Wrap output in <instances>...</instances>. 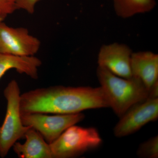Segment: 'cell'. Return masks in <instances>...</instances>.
<instances>
[{
	"label": "cell",
	"mask_w": 158,
	"mask_h": 158,
	"mask_svg": "<svg viewBox=\"0 0 158 158\" xmlns=\"http://www.w3.org/2000/svg\"><path fill=\"white\" fill-rule=\"evenodd\" d=\"M97 76L109 107L119 117L133 106L148 98L149 90L136 77H121L99 66Z\"/></svg>",
	"instance_id": "2"
},
{
	"label": "cell",
	"mask_w": 158,
	"mask_h": 158,
	"mask_svg": "<svg viewBox=\"0 0 158 158\" xmlns=\"http://www.w3.org/2000/svg\"><path fill=\"white\" fill-rule=\"evenodd\" d=\"M16 10L15 0H0V16L6 18Z\"/></svg>",
	"instance_id": "14"
},
{
	"label": "cell",
	"mask_w": 158,
	"mask_h": 158,
	"mask_svg": "<svg viewBox=\"0 0 158 158\" xmlns=\"http://www.w3.org/2000/svg\"><path fill=\"white\" fill-rule=\"evenodd\" d=\"M109 107L101 87L55 86L37 88L21 94V114H70L89 109Z\"/></svg>",
	"instance_id": "1"
},
{
	"label": "cell",
	"mask_w": 158,
	"mask_h": 158,
	"mask_svg": "<svg viewBox=\"0 0 158 158\" xmlns=\"http://www.w3.org/2000/svg\"><path fill=\"white\" fill-rule=\"evenodd\" d=\"M5 18L2 17V16H0V23L2 22L3 21L4 19H5Z\"/></svg>",
	"instance_id": "16"
},
{
	"label": "cell",
	"mask_w": 158,
	"mask_h": 158,
	"mask_svg": "<svg viewBox=\"0 0 158 158\" xmlns=\"http://www.w3.org/2000/svg\"><path fill=\"white\" fill-rule=\"evenodd\" d=\"M23 144L16 142L12 146L15 153L20 158H53L50 146L42 135L31 127L25 134Z\"/></svg>",
	"instance_id": "10"
},
{
	"label": "cell",
	"mask_w": 158,
	"mask_h": 158,
	"mask_svg": "<svg viewBox=\"0 0 158 158\" xmlns=\"http://www.w3.org/2000/svg\"><path fill=\"white\" fill-rule=\"evenodd\" d=\"M41 60L34 56H21L0 53V80L8 70L15 69L31 78H38V69Z\"/></svg>",
	"instance_id": "11"
},
{
	"label": "cell",
	"mask_w": 158,
	"mask_h": 158,
	"mask_svg": "<svg viewBox=\"0 0 158 158\" xmlns=\"http://www.w3.org/2000/svg\"><path fill=\"white\" fill-rule=\"evenodd\" d=\"M158 118V98H148L133 106L120 117L114 127V135L118 138L129 135Z\"/></svg>",
	"instance_id": "7"
},
{
	"label": "cell",
	"mask_w": 158,
	"mask_h": 158,
	"mask_svg": "<svg viewBox=\"0 0 158 158\" xmlns=\"http://www.w3.org/2000/svg\"><path fill=\"white\" fill-rule=\"evenodd\" d=\"M7 101L5 119L0 126V157L5 158L15 142L24 138L31 127L23 124L20 110V90L17 81L9 82L3 91Z\"/></svg>",
	"instance_id": "3"
},
{
	"label": "cell",
	"mask_w": 158,
	"mask_h": 158,
	"mask_svg": "<svg viewBox=\"0 0 158 158\" xmlns=\"http://www.w3.org/2000/svg\"><path fill=\"white\" fill-rule=\"evenodd\" d=\"M40 45V40L26 28H13L0 23V53L31 56L37 53Z\"/></svg>",
	"instance_id": "6"
},
{
	"label": "cell",
	"mask_w": 158,
	"mask_h": 158,
	"mask_svg": "<svg viewBox=\"0 0 158 158\" xmlns=\"http://www.w3.org/2000/svg\"><path fill=\"white\" fill-rule=\"evenodd\" d=\"M102 139L95 128L71 126L50 144L53 158L76 157L99 147Z\"/></svg>",
	"instance_id": "4"
},
{
	"label": "cell",
	"mask_w": 158,
	"mask_h": 158,
	"mask_svg": "<svg viewBox=\"0 0 158 158\" xmlns=\"http://www.w3.org/2000/svg\"><path fill=\"white\" fill-rule=\"evenodd\" d=\"M41 0H15L16 9H23L30 14H33L35 6Z\"/></svg>",
	"instance_id": "15"
},
{
	"label": "cell",
	"mask_w": 158,
	"mask_h": 158,
	"mask_svg": "<svg viewBox=\"0 0 158 158\" xmlns=\"http://www.w3.org/2000/svg\"><path fill=\"white\" fill-rule=\"evenodd\" d=\"M137 155L141 158L158 157V137L156 136L140 144Z\"/></svg>",
	"instance_id": "13"
},
{
	"label": "cell",
	"mask_w": 158,
	"mask_h": 158,
	"mask_svg": "<svg viewBox=\"0 0 158 158\" xmlns=\"http://www.w3.org/2000/svg\"><path fill=\"white\" fill-rule=\"evenodd\" d=\"M133 52L130 47L124 44L115 42L103 44L98 56V66L117 76L130 78L132 77L131 64Z\"/></svg>",
	"instance_id": "8"
},
{
	"label": "cell",
	"mask_w": 158,
	"mask_h": 158,
	"mask_svg": "<svg viewBox=\"0 0 158 158\" xmlns=\"http://www.w3.org/2000/svg\"><path fill=\"white\" fill-rule=\"evenodd\" d=\"M116 15L128 19L137 15L144 14L155 8L156 0H111Z\"/></svg>",
	"instance_id": "12"
},
{
	"label": "cell",
	"mask_w": 158,
	"mask_h": 158,
	"mask_svg": "<svg viewBox=\"0 0 158 158\" xmlns=\"http://www.w3.org/2000/svg\"><path fill=\"white\" fill-rule=\"evenodd\" d=\"M132 76L140 79L148 90L158 82V55L150 51L133 52L131 59Z\"/></svg>",
	"instance_id": "9"
},
{
	"label": "cell",
	"mask_w": 158,
	"mask_h": 158,
	"mask_svg": "<svg viewBox=\"0 0 158 158\" xmlns=\"http://www.w3.org/2000/svg\"><path fill=\"white\" fill-rule=\"evenodd\" d=\"M21 115L23 124L36 130L49 144L68 127L81 121L85 117L81 113L53 115L41 113Z\"/></svg>",
	"instance_id": "5"
}]
</instances>
